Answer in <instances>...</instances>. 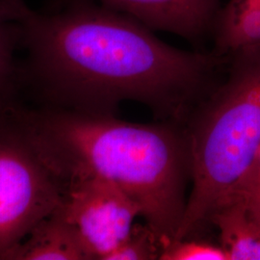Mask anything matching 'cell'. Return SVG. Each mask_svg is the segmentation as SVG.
<instances>
[{
    "mask_svg": "<svg viewBox=\"0 0 260 260\" xmlns=\"http://www.w3.org/2000/svg\"><path fill=\"white\" fill-rule=\"evenodd\" d=\"M0 16L27 52L24 74L64 108L114 114L122 102L183 124L221 82L229 57L172 47L139 20L93 0L46 12L0 0Z\"/></svg>",
    "mask_w": 260,
    "mask_h": 260,
    "instance_id": "obj_1",
    "label": "cell"
},
{
    "mask_svg": "<svg viewBox=\"0 0 260 260\" xmlns=\"http://www.w3.org/2000/svg\"><path fill=\"white\" fill-rule=\"evenodd\" d=\"M19 124L62 181L93 177L111 183L137 204L162 240L175 238L191 181L181 123H134L65 109L24 116Z\"/></svg>",
    "mask_w": 260,
    "mask_h": 260,
    "instance_id": "obj_2",
    "label": "cell"
},
{
    "mask_svg": "<svg viewBox=\"0 0 260 260\" xmlns=\"http://www.w3.org/2000/svg\"><path fill=\"white\" fill-rule=\"evenodd\" d=\"M182 125L192 187L174 239L202 232L251 172L260 149V47L229 56L223 79Z\"/></svg>",
    "mask_w": 260,
    "mask_h": 260,
    "instance_id": "obj_3",
    "label": "cell"
},
{
    "mask_svg": "<svg viewBox=\"0 0 260 260\" xmlns=\"http://www.w3.org/2000/svg\"><path fill=\"white\" fill-rule=\"evenodd\" d=\"M0 121V260L61 204L64 184L18 123Z\"/></svg>",
    "mask_w": 260,
    "mask_h": 260,
    "instance_id": "obj_4",
    "label": "cell"
},
{
    "mask_svg": "<svg viewBox=\"0 0 260 260\" xmlns=\"http://www.w3.org/2000/svg\"><path fill=\"white\" fill-rule=\"evenodd\" d=\"M56 209L76 231L93 259L106 260L124 241L141 216L137 204L118 187L93 177L63 181Z\"/></svg>",
    "mask_w": 260,
    "mask_h": 260,
    "instance_id": "obj_5",
    "label": "cell"
},
{
    "mask_svg": "<svg viewBox=\"0 0 260 260\" xmlns=\"http://www.w3.org/2000/svg\"><path fill=\"white\" fill-rule=\"evenodd\" d=\"M74 0H48L47 10ZM139 20L151 30L183 38L200 46L211 37L220 0H93Z\"/></svg>",
    "mask_w": 260,
    "mask_h": 260,
    "instance_id": "obj_6",
    "label": "cell"
},
{
    "mask_svg": "<svg viewBox=\"0 0 260 260\" xmlns=\"http://www.w3.org/2000/svg\"><path fill=\"white\" fill-rule=\"evenodd\" d=\"M219 232L228 260H260V220L239 194L219 205L209 218Z\"/></svg>",
    "mask_w": 260,
    "mask_h": 260,
    "instance_id": "obj_7",
    "label": "cell"
},
{
    "mask_svg": "<svg viewBox=\"0 0 260 260\" xmlns=\"http://www.w3.org/2000/svg\"><path fill=\"white\" fill-rule=\"evenodd\" d=\"M92 254L73 225L54 211L33 229L11 260H91Z\"/></svg>",
    "mask_w": 260,
    "mask_h": 260,
    "instance_id": "obj_8",
    "label": "cell"
},
{
    "mask_svg": "<svg viewBox=\"0 0 260 260\" xmlns=\"http://www.w3.org/2000/svg\"><path fill=\"white\" fill-rule=\"evenodd\" d=\"M212 51L229 57L260 47L259 0H230L214 21Z\"/></svg>",
    "mask_w": 260,
    "mask_h": 260,
    "instance_id": "obj_9",
    "label": "cell"
},
{
    "mask_svg": "<svg viewBox=\"0 0 260 260\" xmlns=\"http://www.w3.org/2000/svg\"><path fill=\"white\" fill-rule=\"evenodd\" d=\"M162 239L148 223L133 225L129 235L106 260H154L160 258Z\"/></svg>",
    "mask_w": 260,
    "mask_h": 260,
    "instance_id": "obj_10",
    "label": "cell"
},
{
    "mask_svg": "<svg viewBox=\"0 0 260 260\" xmlns=\"http://www.w3.org/2000/svg\"><path fill=\"white\" fill-rule=\"evenodd\" d=\"M18 47L15 28L0 16V114L6 108L7 99L20 75L15 60Z\"/></svg>",
    "mask_w": 260,
    "mask_h": 260,
    "instance_id": "obj_11",
    "label": "cell"
},
{
    "mask_svg": "<svg viewBox=\"0 0 260 260\" xmlns=\"http://www.w3.org/2000/svg\"><path fill=\"white\" fill-rule=\"evenodd\" d=\"M160 260H228L223 248L209 242L184 239H165Z\"/></svg>",
    "mask_w": 260,
    "mask_h": 260,
    "instance_id": "obj_12",
    "label": "cell"
},
{
    "mask_svg": "<svg viewBox=\"0 0 260 260\" xmlns=\"http://www.w3.org/2000/svg\"><path fill=\"white\" fill-rule=\"evenodd\" d=\"M236 194L241 195L246 200L260 220V149L250 174Z\"/></svg>",
    "mask_w": 260,
    "mask_h": 260,
    "instance_id": "obj_13",
    "label": "cell"
},
{
    "mask_svg": "<svg viewBox=\"0 0 260 260\" xmlns=\"http://www.w3.org/2000/svg\"><path fill=\"white\" fill-rule=\"evenodd\" d=\"M259 1H260V0H259Z\"/></svg>",
    "mask_w": 260,
    "mask_h": 260,
    "instance_id": "obj_14",
    "label": "cell"
}]
</instances>
